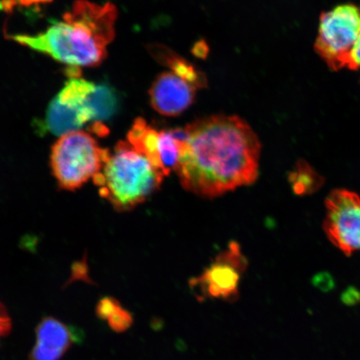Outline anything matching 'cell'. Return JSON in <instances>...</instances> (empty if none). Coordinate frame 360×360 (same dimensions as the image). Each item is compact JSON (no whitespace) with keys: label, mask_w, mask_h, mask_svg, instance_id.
I'll list each match as a JSON object with an SVG mask.
<instances>
[{"label":"cell","mask_w":360,"mask_h":360,"mask_svg":"<svg viewBox=\"0 0 360 360\" xmlns=\"http://www.w3.org/2000/svg\"><path fill=\"white\" fill-rule=\"evenodd\" d=\"M48 0H20V2L22 4H32L35 3L46 2Z\"/></svg>","instance_id":"cell-20"},{"label":"cell","mask_w":360,"mask_h":360,"mask_svg":"<svg viewBox=\"0 0 360 360\" xmlns=\"http://www.w3.org/2000/svg\"><path fill=\"white\" fill-rule=\"evenodd\" d=\"M93 120V112L86 105H76L62 102L56 96L49 103L46 115L40 129L44 132L63 136L66 134L77 131Z\"/></svg>","instance_id":"cell-10"},{"label":"cell","mask_w":360,"mask_h":360,"mask_svg":"<svg viewBox=\"0 0 360 360\" xmlns=\"http://www.w3.org/2000/svg\"><path fill=\"white\" fill-rule=\"evenodd\" d=\"M350 69H360V36L351 53Z\"/></svg>","instance_id":"cell-19"},{"label":"cell","mask_w":360,"mask_h":360,"mask_svg":"<svg viewBox=\"0 0 360 360\" xmlns=\"http://www.w3.org/2000/svg\"><path fill=\"white\" fill-rule=\"evenodd\" d=\"M110 155L89 133L77 130L63 135L53 145L51 165L58 186L74 191L101 172Z\"/></svg>","instance_id":"cell-4"},{"label":"cell","mask_w":360,"mask_h":360,"mask_svg":"<svg viewBox=\"0 0 360 360\" xmlns=\"http://www.w3.org/2000/svg\"><path fill=\"white\" fill-rule=\"evenodd\" d=\"M36 343L29 360H60L76 342L79 332L53 317H45L35 330Z\"/></svg>","instance_id":"cell-9"},{"label":"cell","mask_w":360,"mask_h":360,"mask_svg":"<svg viewBox=\"0 0 360 360\" xmlns=\"http://www.w3.org/2000/svg\"><path fill=\"white\" fill-rule=\"evenodd\" d=\"M121 304L118 300L105 297L100 300L96 307V314L102 321H108L112 314L120 307Z\"/></svg>","instance_id":"cell-16"},{"label":"cell","mask_w":360,"mask_h":360,"mask_svg":"<svg viewBox=\"0 0 360 360\" xmlns=\"http://www.w3.org/2000/svg\"><path fill=\"white\" fill-rule=\"evenodd\" d=\"M160 131L148 124L145 119L138 118L134 120L127 134V141L135 150L147 157L155 167L163 174L159 154Z\"/></svg>","instance_id":"cell-12"},{"label":"cell","mask_w":360,"mask_h":360,"mask_svg":"<svg viewBox=\"0 0 360 360\" xmlns=\"http://www.w3.org/2000/svg\"><path fill=\"white\" fill-rule=\"evenodd\" d=\"M184 129L186 138L175 169L184 190L212 199L256 181L261 143L245 120L210 115Z\"/></svg>","instance_id":"cell-1"},{"label":"cell","mask_w":360,"mask_h":360,"mask_svg":"<svg viewBox=\"0 0 360 360\" xmlns=\"http://www.w3.org/2000/svg\"><path fill=\"white\" fill-rule=\"evenodd\" d=\"M86 105L93 112V121L102 123L112 118L118 110V94L108 84H96V89L88 98Z\"/></svg>","instance_id":"cell-13"},{"label":"cell","mask_w":360,"mask_h":360,"mask_svg":"<svg viewBox=\"0 0 360 360\" xmlns=\"http://www.w3.org/2000/svg\"><path fill=\"white\" fill-rule=\"evenodd\" d=\"M209 51L210 49L208 44H207L205 40L198 41L195 45H193V48L192 49L193 55L200 58H205L207 56H208Z\"/></svg>","instance_id":"cell-18"},{"label":"cell","mask_w":360,"mask_h":360,"mask_svg":"<svg viewBox=\"0 0 360 360\" xmlns=\"http://www.w3.org/2000/svg\"><path fill=\"white\" fill-rule=\"evenodd\" d=\"M165 175L128 141H120L94 183L119 212L136 208L159 190Z\"/></svg>","instance_id":"cell-3"},{"label":"cell","mask_w":360,"mask_h":360,"mask_svg":"<svg viewBox=\"0 0 360 360\" xmlns=\"http://www.w3.org/2000/svg\"><path fill=\"white\" fill-rule=\"evenodd\" d=\"M323 229L333 245L350 255L360 250V196L347 190H335L326 200Z\"/></svg>","instance_id":"cell-7"},{"label":"cell","mask_w":360,"mask_h":360,"mask_svg":"<svg viewBox=\"0 0 360 360\" xmlns=\"http://www.w3.org/2000/svg\"><path fill=\"white\" fill-rule=\"evenodd\" d=\"M290 183L296 195L304 196L317 192L325 183V179L308 162L300 160L289 176Z\"/></svg>","instance_id":"cell-14"},{"label":"cell","mask_w":360,"mask_h":360,"mask_svg":"<svg viewBox=\"0 0 360 360\" xmlns=\"http://www.w3.org/2000/svg\"><path fill=\"white\" fill-rule=\"evenodd\" d=\"M108 323L112 330L117 333H123L128 330L132 326L134 317L131 313L129 312L120 306L116 311L108 319Z\"/></svg>","instance_id":"cell-15"},{"label":"cell","mask_w":360,"mask_h":360,"mask_svg":"<svg viewBox=\"0 0 360 360\" xmlns=\"http://www.w3.org/2000/svg\"><path fill=\"white\" fill-rule=\"evenodd\" d=\"M148 51L160 65L168 67L170 72L187 81L197 89L206 88L208 85V79L204 72L165 45L153 44L148 45Z\"/></svg>","instance_id":"cell-11"},{"label":"cell","mask_w":360,"mask_h":360,"mask_svg":"<svg viewBox=\"0 0 360 360\" xmlns=\"http://www.w3.org/2000/svg\"><path fill=\"white\" fill-rule=\"evenodd\" d=\"M197 89L172 72L158 75L150 89L153 109L165 116H178L195 101Z\"/></svg>","instance_id":"cell-8"},{"label":"cell","mask_w":360,"mask_h":360,"mask_svg":"<svg viewBox=\"0 0 360 360\" xmlns=\"http://www.w3.org/2000/svg\"><path fill=\"white\" fill-rule=\"evenodd\" d=\"M117 17L114 4L76 0L63 20L44 32L8 38L69 67H94L106 58L108 45L115 38Z\"/></svg>","instance_id":"cell-2"},{"label":"cell","mask_w":360,"mask_h":360,"mask_svg":"<svg viewBox=\"0 0 360 360\" xmlns=\"http://www.w3.org/2000/svg\"><path fill=\"white\" fill-rule=\"evenodd\" d=\"M360 36V8L341 4L323 13L315 51L335 70L349 68L351 53Z\"/></svg>","instance_id":"cell-5"},{"label":"cell","mask_w":360,"mask_h":360,"mask_svg":"<svg viewBox=\"0 0 360 360\" xmlns=\"http://www.w3.org/2000/svg\"><path fill=\"white\" fill-rule=\"evenodd\" d=\"M12 328V322L8 315L6 306L0 301V341L3 338L10 334Z\"/></svg>","instance_id":"cell-17"},{"label":"cell","mask_w":360,"mask_h":360,"mask_svg":"<svg viewBox=\"0 0 360 360\" xmlns=\"http://www.w3.org/2000/svg\"><path fill=\"white\" fill-rule=\"evenodd\" d=\"M248 260L236 242H231L200 276L191 278L188 286L197 300L236 302L240 296V282Z\"/></svg>","instance_id":"cell-6"}]
</instances>
